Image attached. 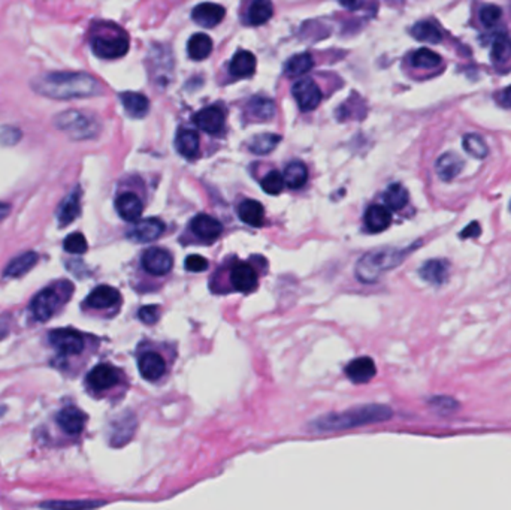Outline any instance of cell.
I'll list each match as a JSON object with an SVG mask.
<instances>
[{
	"instance_id": "cell-48",
	"label": "cell",
	"mask_w": 511,
	"mask_h": 510,
	"mask_svg": "<svg viewBox=\"0 0 511 510\" xmlns=\"http://www.w3.org/2000/svg\"><path fill=\"white\" fill-rule=\"evenodd\" d=\"M21 138V133L16 128H0V142L4 145H14Z\"/></svg>"
},
{
	"instance_id": "cell-31",
	"label": "cell",
	"mask_w": 511,
	"mask_h": 510,
	"mask_svg": "<svg viewBox=\"0 0 511 510\" xmlns=\"http://www.w3.org/2000/svg\"><path fill=\"white\" fill-rule=\"evenodd\" d=\"M411 35L414 36L417 41L429 42V44H438L443 41V32L437 24L432 21H419L411 29Z\"/></svg>"
},
{
	"instance_id": "cell-47",
	"label": "cell",
	"mask_w": 511,
	"mask_h": 510,
	"mask_svg": "<svg viewBox=\"0 0 511 510\" xmlns=\"http://www.w3.org/2000/svg\"><path fill=\"white\" fill-rule=\"evenodd\" d=\"M185 268L192 272H202L208 268V260L199 255H190L185 259Z\"/></svg>"
},
{
	"instance_id": "cell-43",
	"label": "cell",
	"mask_w": 511,
	"mask_h": 510,
	"mask_svg": "<svg viewBox=\"0 0 511 510\" xmlns=\"http://www.w3.org/2000/svg\"><path fill=\"white\" fill-rule=\"evenodd\" d=\"M261 189H264L266 193L269 195H278L283 192L284 189V177L278 171H271L268 176L264 177L261 180Z\"/></svg>"
},
{
	"instance_id": "cell-3",
	"label": "cell",
	"mask_w": 511,
	"mask_h": 510,
	"mask_svg": "<svg viewBox=\"0 0 511 510\" xmlns=\"http://www.w3.org/2000/svg\"><path fill=\"white\" fill-rule=\"evenodd\" d=\"M72 293V284L61 281L57 286L45 288L37 293L30 304V312L35 320L47 322L51 319L57 310L63 305Z\"/></svg>"
},
{
	"instance_id": "cell-29",
	"label": "cell",
	"mask_w": 511,
	"mask_h": 510,
	"mask_svg": "<svg viewBox=\"0 0 511 510\" xmlns=\"http://www.w3.org/2000/svg\"><path fill=\"white\" fill-rule=\"evenodd\" d=\"M81 213V205H80V192L73 190L63 202L60 205V210L57 213L59 225L65 228L69 223H72Z\"/></svg>"
},
{
	"instance_id": "cell-4",
	"label": "cell",
	"mask_w": 511,
	"mask_h": 510,
	"mask_svg": "<svg viewBox=\"0 0 511 510\" xmlns=\"http://www.w3.org/2000/svg\"><path fill=\"white\" fill-rule=\"evenodd\" d=\"M56 128L70 135L75 140L93 138L97 133V121L94 117L81 113V111H65L54 119Z\"/></svg>"
},
{
	"instance_id": "cell-42",
	"label": "cell",
	"mask_w": 511,
	"mask_h": 510,
	"mask_svg": "<svg viewBox=\"0 0 511 510\" xmlns=\"http://www.w3.org/2000/svg\"><path fill=\"white\" fill-rule=\"evenodd\" d=\"M511 57V41L507 36H500L492 45V59L495 63H505Z\"/></svg>"
},
{
	"instance_id": "cell-34",
	"label": "cell",
	"mask_w": 511,
	"mask_h": 510,
	"mask_svg": "<svg viewBox=\"0 0 511 510\" xmlns=\"http://www.w3.org/2000/svg\"><path fill=\"white\" fill-rule=\"evenodd\" d=\"M248 111H250L252 116L260 121H266L273 117L276 114V104H273L268 97H253L250 102H248Z\"/></svg>"
},
{
	"instance_id": "cell-27",
	"label": "cell",
	"mask_w": 511,
	"mask_h": 510,
	"mask_svg": "<svg viewBox=\"0 0 511 510\" xmlns=\"http://www.w3.org/2000/svg\"><path fill=\"white\" fill-rule=\"evenodd\" d=\"M238 216L247 225L257 228L264 225L265 208L259 201H254V199H245L244 202L240 204Z\"/></svg>"
},
{
	"instance_id": "cell-15",
	"label": "cell",
	"mask_w": 511,
	"mask_h": 510,
	"mask_svg": "<svg viewBox=\"0 0 511 510\" xmlns=\"http://www.w3.org/2000/svg\"><path fill=\"white\" fill-rule=\"evenodd\" d=\"M165 231V223L160 219L152 217L136 221V225L128 232V238L136 243H149L157 240Z\"/></svg>"
},
{
	"instance_id": "cell-25",
	"label": "cell",
	"mask_w": 511,
	"mask_h": 510,
	"mask_svg": "<svg viewBox=\"0 0 511 510\" xmlns=\"http://www.w3.org/2000/svg\"><path fill=\"white\" fill-rule=\"evenodd\" d=\"M392 214L383 205H371L365 213V225L371 232H383L390 226Z\"/></svg>"
},
{
	"instance_id": "cell-35",
	"label": "cell",
	"mask_w": 511,
	"mask_h": 510,
	"mask_svg": "<svg viewBox=\"0 0 511 510\" xmlns=\"http://www.w3.org/2000/svg\"><path fill=\"white\" fill-rule=\"evenodd\" d=\"M281 141V136L276 135V133H264V135H257L248 144V148L250 152L256 153V154H268L272 150H276L277 145Z\"/></svg>"
},
{
	"instance_id": "cell-9",
	"label": "cell",
	"mask_w": 511,
	"mask_h": 510,
	"mask_svg": "<svg viewBox=\"0 0 511 510\" xmlns=\"http://www.w3.org/2000/svg\"><path fill=\"white\" fill-rule=\"evenodd\" d=\"M292 93L299 108L305 111V113L316 109L320 105L323 97L320 87L311 78H304L295 83L292 87Z\"/></svg>"
},
{
	"instance_id": "cell-36",
	"label": "cell",
	"mask_w": 511,
	"mask_h": 510,
	"mask_svg": "<svg viewBox=\"0 0 511 510\" xmlns=\"http://www.w3.org/2000/svg\"><path fill=\"white\" fill-rule=\"evenodd\" d=\"M408 202V192L402 184H390L384 193V204L390 210H402Z\"/></svg>"
},
{
	"instance_id": "cell-33",
	"label": "cell",
	"mask_w": 511,
	"mask_h": 510,
	"mask_svg": "<svg viewBox=\"0 0 511 510\" xmlns=\"http://www.w3.org/2000/svg\"><path fill=\"white\" fill-rule=\"evenodd\" d=\"M187 49L193 60H204L213 51V40L205 33H196L187 44Z\"/></svg>"
},
{
	"instance_id": "cell-6",
	"label": "cell",
	"mask_w": 511,
	"mask_h": 510,
	"mask_svg": "<svg viewBox=\"0 0 511 510\" xmlns=\"http://www.w3.org/2000/svg\"><path fill=\"white\" fill-rule=\"evenodd\" d=\"M48 340H49V344H51L60 355H65V356L80 355L85 347L82 334H80L75 329H69V328L51 331L49 332Z\"/></svg>"
},
{
	"instance_id": "cell-21",
	"label": "cell",
	"mask_w": 511,
	"mask_h": 510,
	"mask_svg": "<svg viewBox=\"0 0 511 510\" xmlns=\"http://www.w3.org/2000/svg\"><path fill=\"white\" fill-rule=\"evenodd\" d=\"M377 368L374 360L368 356L357 358L345 367V375L353 383H367L376 376Z\"/></svg>"
},
{
	"instance_id": "cell-32",
	"label": "cell",
	"mask_w": 511,
	"mask_h": 510,
	"mask_svg": "<svg viewBox=\"0 0 511 510\" xmlns=\"http://www.w3.org/2000/svg\"><path fill=\"white\" fill-rule=\"evenodd\" d=\"M284 183L289 186L290 189H301L305 186L308 180V169L302 162L295 160L292 164L285 166L284 171Z\"/></svg>"
},
{
	"instance_id": "cell-41",
	"label": "cell",
	"mask_w": 511,
	"mask_h": 510,
	"mask_svg": "<svg viewBox=\"0 0 511 510\" xmlns=\"http://www.w3.org/2000/svg\"><path fill=\"white\" fill-rule=\"evenodd\" d=\"M464 150L472 156V157H477V159H484L486 156H488L489 153V148L488 145H486L484 140L481 138L480 135H476V133H467L464 136Z\"/></svg>"
},
{
	"instance_id": "cell-5",
	"label": "cell",
	"mask_w": 511,
	"mask_h": 510,
	"mask_svg": "<svg viewBox=\"0 0 511 510\" xmlns=\"http://www.w3.org/2000/svg\"><path fill=\"white\" fill-rule=\"evenodd\" d=\"M401 260V253L396 250L383 252V253H372L368 255L360 260L357 274L362 281H372L378 277L380 272L389 269Z\"/></svg>"
},
{
	"instance_id": "cell-17",
	"label": "cell",
	"mask_w": 511,
	"mask_h": 510,
	"mask_svg": "<svg viewBox=\"0 0 511 510\" xmlns=\"http://www.w3.org/2000/svg\"><path fill=\"white\" fill-rule=\"evenodd\" d=\"M190 229L197 236V238L205 241H214L223 232L221 223L208 214H199L192 219Z\"/></svg>"
},
{
	"instance_id": "cell-13",
	"label": "cell",
	"mask_w": 511,
	"mask_h": 510,
	"mask_svg": "<svg viewBox=\"0 0 511 510\" xmlns=\"http://www.w3.org/2000/svg\"><path fill=\"white\" fill-rule=\"evenodd\" d=\"M141 376L148 382H159L166 372V360L156 351H145L138 356Z\"/></svg>"
},
{
	"instance_id": "cell-45",
	"label": "cell",
	"mask_w": 511,
	"mask_h": 510,
	"mask_svg": "<svg viewBox=\"0 0 511 510\" xmlns=\"http://www.w3.org/2000/svg\"><path fill=\"white\" fill-rule=\"evenodd\" d=\"M503 11L500 6L496 5H484L480 9V21L484 24L486 28H491L493 24L498 23V20L501 18Z\"/></svg>"
},
{
	"instance_id": "cell-46",
	"label": "cell",
	"mask_w": 511,
	"mask_h": 510,
	"mask_svg": "<svg viewBox=\"0 0 511 510\" xmlns=\"http://www.w3.org/2000/svg\"><path fill=\"white\" fill-rule=\"evenodd\" d=\"M138 317L147 325H154L160 317V308L157 305H145L140 310Z\"/></svg>"
},
{
	"instance_id": "cell-22",
	"label": "cell",
	"mask_w": 511,
	"mask_h": 510,
	"mask_svg": "<svg viewBox=\"0 0 511 510\" xmlns=\"http://www.w3.org/2000/svg\"><path fill=\"white\" fill-rule=\"evenodd\" d=\"M462 168H464V160L452 152H447L443 156H440L437 164H435V169H437L438 177L444 181H450L456 178L460 171H462Z\"/></svg>"
},
{
	"instance_id": "cell-51",
	"label": "cell",
	"mask_w": 511,
	"mask_h": 510,
	"mask_svg": "<svg viewBox=\"0 0 511 510\" xmlns=\"http://www.w3.org/2000/svg\"><path fill=\"white\" fill-rule=\"evenodd\" d=\"M477 235H480V225L476 221H472L468 228H465V231L460 232L462 238H469V236H477Z\"/></svg>"
},
{
	"instance_id": "cell-39",
	"label": "cell",
	"mask_w": 511,
	"mask_h": 510,
	"mask_svg": "<svg viewBox=\"0 0 511 510\" xmlns=\"http://www.w3.org/2000/svg\"><path fill=\"white\" fill-rule=\"evenodd\" d=\"M313 66H314V60L311 57V54L308 53L296 54L288 61V65H285V73H288L289 77H301Z\"/></svg>"
},
{
	"instance_id": "cell-8",
	"label": "cell",
	"mask_w": 511,
	"mask_h": 510,
	"mask_svg": "<svg viewBox=\"0 0 511 510\" xmlns=\"http://www.w3.org/2000/svg\"><path fill=\"white\" fill-rule=\"evenodd\" d=\"M121 380V372L109 364H99L87 375V387L94 392H105L116 388Z\"/></svg>"
},
{
	"instance_id": "cell-40",
	"label": "cell",
	"mask_w": 511,
	"mask_h": 510,
	"mask_svg": "<svg viewBox=\"0 0 511 510\" xmlns=\"http://www.w3.org/2000/svg\"><path fill=\"white\" fill-rule=\"evenodd\" d=\"M104 502L82 500V502H47L41 507L47 510H92L99 506H104Z\"/></svg>"
},
{
	"instance_id": "cell-26",
	"label": "cell",
	"mask_w": 511,
	"mask_h": 510,
	"mask_svg": "<svg viewBox=\"0 0 511 510\" xmlns=\"http://www.w3.org/2000/svg\"><path fill=\"white\" fill-rule=\"evenodd\" d=\"M256 57L250 51H238L230 61V73L236 78H247L252 77L256 71Z\"/></svg>"
},
{
	"instance_id": "cell-53",
	"label": "cell",
	"mask_w": 511,
	"mask_h": 510,
	"mask_svg": "<svg viewBox=\"0 0 511 510\" xmlns=\"http://www.w3.org/2000/svg\"><path fill=\"white\" fill-rule=\"evenodd\" d=\"M510 210H511V204H510Z\"/></svg>"
},
{
	"instance_id": "cell-1",
	"label": "cell",
	"mask_w": 511,
	"mask_h": 510,
	"mask_svg": "<svg viewBox=\"0 0 511 510\" xmlns=\"http://www.w3.org/2000/svg\"><path fill=\"white\" fill-rule=\"evenodd\" d=\"M32 89L42 96L59 101L92 97L102 93V85L84 72H51L32 81Z\"/></svg>"
},
{
	"instance_id": "cell-24",
	"label": "cell",
	"mask_w": 511,
	"mask_h": 510,
	"mask_svg": "<svg viewBox=\"0 0 511 510\" xmlns=\"http://www.w3.org/2000/svg\"><path fill=\"white\" fill-rule=\"evenodd\" d=\"M448 271H450V267H448L447 260H440V259H433V260H428V262L420 268V277L432 284H443L447 281L448 279Z\"/></svg>"
},
{
	"instance_id": "cell-18",
	"label": "cell",
	"mask_w": 511,
	"mask_h": 510,
	"mask_svg": "<svg viewBox=\"0 0 511 510\" xmlns=\"http://www.w3.org/2000/svg\"><path fill=\"white\" fill-rule=\"evenodd\" d=\"M85 420H87V416L84 415V412H81L78 407H73V406H68L65 408H61L60 413L57 415L59 427L66 434H70V435H78L84 430Z\"/></svg>"
},
{
	"instance_id": "cell-2",
	"label": "cell",
	"mask_w": 511,
	"mask_h": 510,
	"mask_svg": "<svg viewBox=\"0 0 511 510\" xmlns=\"http://www.w3.org/2000/svg\"><path fill=\"white\" fill-rule=\"evenodd\" d=\"M393 415L392 408L383 404H368L359 406L341 413H329L321 418H317L309 424L311 431L329 432V431H343L356 427H365L371 424H378L390 419Z\"/></svg>"
},
{
	"instance_id": "cell-12",
	"label": "cell",
	"mask_w": 511,
	"mask_h": 510,
	"mask_svg": "<svg viewBox=\"0 0 511 510\" xmlns=\"http://www.w3.org/2000/svg\"><path fill=\"white\" fill-rule=\"evenodd\" d=\"M136 427H138V420H136L133 413L126 412L120 415L112 420L109 427V443L116 447L129 443L136 431Z\"/></svg>"
},
{
	"instance_id": "cell-38",
	"label": "cell",
	"mask_w": 511,
	"mask_h": 510,
	"mask_svg": "<svg viewBox=\"0 0 511 510\" xmlns=\"http://www.w3.org/2000/svg\"><path fill=\"white\" fill-rule=\"evenodd\" d=\"M411 65L419 69H433L441 63V57L429 48H420L411 54Z\"/></svg>"
},
{
	"instance_id": "cell-50",
	"label": "cell",
	"mask_w": 511,
	"mask_h": 510,
	"mask_svg": "<svg viewBox=\"0 0 511 510\" xmlns=\"http://www.w3.org/2000/svg\"><path fill=\"white\" fill-rule=\"evenodd\" d=\"M496 99H498V102H500L503 107L511 108V85L507 87V89H504L503 92L496 93Z\"/></svg>"
},
{
	"instance_id": "cell-11",
	"label": "cell",
	"mask_w": 511,
	"mask_h": 510,
	"mask_svg": "<svg viewBox=\"0 0 511 510\" xmlns=\"http://www.w3.org/2000/svg\"><path fill=\"white\" fill-rule=\"evenodd\" d=\"M229 281L233 291L252 292L257 288L259 274L250 262H236L230 267Z\"/></svg>"
},
{
	"instance_id": "cell-37",
	"label": "cell",
	"mask_w": 511,
	"mask_h": 510,
	"mask_svg": "<svg viewBox=\"0 0 511 510\" xmlns=\"http://www.w3.org/2000/svg\"><path fill=\"white\" fill-rule=\"evenodd\" d=\"M273 12V6L268 0H257L254 2L250 9H248V23L252 26H261L266 21L271 20Z\"/></svg>"
},
{
	"instance_id": "cell-52",
	"label": "cell",
	"mask_w": 511,
	"mask_h": 510,
	"mask_svg": "<svg viewBox=\"0 0 511 510\" xmlns=\"http://www.w3.org/2000/svg\"><path fill=\"white\" fill-rule=\"evenodd\" d=\"M11 211V205L6 202H0V221H2Z\"/></svg>"
},
{
	"instance_id": "cell-49",
	"label": "cell",
	"mask_w": 511,
	"mask_h": 510,
	"mask_svg": "<svg viewBox=\"0 0 511 510\" xmlns=\"http://www.w3.org/2000/svg\"><path fill=\"white\" fill-rule=\"evenodd\" d=\"M431 403L438 410H441V412H447V410H453L456 407L455 400H452V398H444V396L433 398V400H431Z\"/></svg>"
},
{
	"instance_id": "cell-19",
	"label": "cell",
	"mask_w": 511,
	"mask_h": 510,
	"mask_svg": "<svg viewBox=\"0 0 511 510\" xmlns=\"http://www.w3.org/2000/svg\"><path fill=\"white\" fill-rule=\"evenodd\" d=\"M224 14L226 9L217 4H201L193 9L192 18L202 28H216L223 21Z\"/></svg>"
},
{
	"instance_id": "cell-28",
	"label": "cell",
	"mask_w": 511,
	"mask_h": 510,
	"mask_svg": "<svg viewBox=\"0 0 511 510\" xmlns=\"http://www.w3.org/2000/svg\"><path fill=\"white\" fill-rule=\"evenodd\" d=\"M120 101H121L124 109H126V113L135 119H141V117L147 116L148 109H149L148 99L141 93H135V92L121 93Z\"/></svg>"
},
{
	"instance_id": "cell-44",
	"label": "cell",
	"mask_w": 511,
	"mask_h": 510,
	"mask_svg": "<svg viewBox=\"0 0 511 510\" xmlns=\"http://www.w3.org/2000/svg\"><path fill=\"white\" fill-rule=\"evenodd\" d=\"M63 247L65 250L68 253H73V255H82L87 252V248H89V244H87V240L85 236L80 232H75V233H70L66 236V240L63 243Z\"/></svg>"
},
{
	"instance_id": "cell-14",
	"label": "cell",
	"mask_w": 511,
	"mask_h": 510,
	"mask_svg": "<svg viewBox=\"0 0 511 510\" xmlns=\"http://www.w3.org/2000/svg\"><path fill=\"white\" fill-rule=\"evenodd\" d=\"M193 121L197 129H201L202 132H207L209 135H218L224 129L226 117H224V111L220 107L213 105L199 111L193 117Z\"/></svg>"
},
{
	"instance_id": "cell-23",
	"label": "cell",
	"mask_w": 511,
	"mask_h": 510,
	"mask_svg": "<svg viewBox=\"0 0 511 510\" xmlns=\"http://www.w3.org/2000/svg\"><path fill=\"white\" fill-rule=\"evenodd\" d=\"M37 259H39V256H37L36 252L21 253L17 257L12 259L11 262L8 264V267L5 268L4 276L6 279H18V277H23L24 274H27V272L36 265Z\"/></svg>"
},
{
	"instance_id": "cell-20",
	"label": "cell",
	"mask_w": 511,
	"mask_h": 510,
	"mask_svg": "<svg viewBox=\"0 0 511 510\" xmlns=\"http://www.w3.org/2000/svg\"><path fill=\"white\" fill-rule=\"evenodd\" d=\"M121 301V295L116 288L111 286H99L89 296H87L85 304L90 308L105 310L118 305Z\"/></svg>"
},
{
	"instance_id": "cell-10",
	"label": "cell",
	"mask_w": 511,
	"mask_h": 510,
	"mask_svg": "<svg viewBox=\"0 0 511 510\" xmlns=\"http://www.w3.org/2000/svg\"><path fill=\"white\" fill-rule=\"evenodd\" d=\"M141 262L148 274L156 276V277L169 274L173 267V259H172L171 253L166 252L165 248H160V247H152V248H148V250H145V253L142 255Z\"/></svg>"
},
{
	"instance_id": "cell-7",
	"label": "cell",
	"mask_w": 511,
	"mask_h": 510,
	"mask_svg": "<svg viewBox=\"0 0 511 510\" xmlns=\"http://www.w3.org/2000/svg\"><path fill=\"white\" fill-rule=\"evenodd\" d=\"M93 51L101 59H120L129 51V40L126 35H108L96 36L92 42Z\"/></svg>"
},
{
	"instance_id": "cell-16",
	"label": "cell",
	"mask_w": 511,
	"mask_h": 510,
	"mask_svg": "<svg viewBox=\"0 0 511 510\" xmlns=\"http://www.w3.org/2000/svg\"><path fill=\"white\" fill-rule=\"evenodd\" d=\"M116 210L123 220L133 223L140 221L144 211V204L136 193L124 192L116 199Z\"/></svg>"
},
{
	"instance_id": "cell-30",
	"label": "cell",
	"mask_w": 511,
	"mask_h": 510,
	"mask_svg": "<svg viewBox=\"0 0 511 510\" xmlns=\"http://www.w3.org/2000/svg\"><path fill=\"white\" fill-rule=\"evenodd\" d=\"M176 147L181 156L187 159H193L199 150V136L195 130L180 129L176 138Z\"/></svg>"
}]
</instances>
